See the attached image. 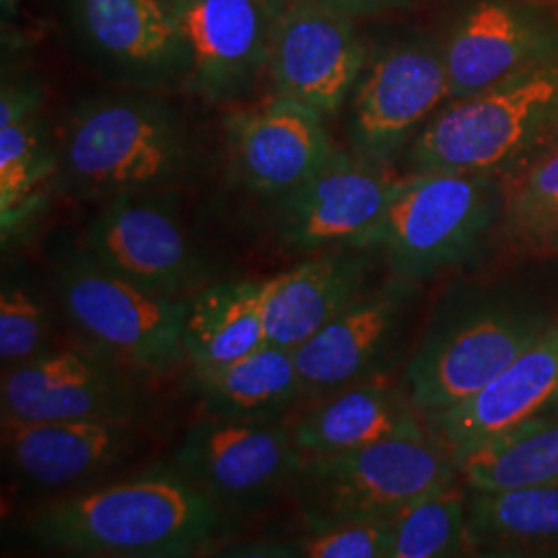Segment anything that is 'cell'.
<instances>
[{
    "label": "cell",
    "instance_id": "1",
    "mask_svg": "<svg viewBox=\"0 0 558 558\" xmlns=\"http://www.w3.org/2000/svg\"><path fill=\"white\" fill-rule=\"evenodd\" d=\"M228 511L174 468L54 500L27 521L36 546L75 557L186 558L230 536Z\"/></svg>",
    "mask_w": 558,
    "mask_h": 558
},
{
    "label": "cell",
    "instance_id": "2",
    "mask_svg": "<svg viewBox=\"0 0 558 558\" xmlns=\"http://www.w3.org/2000/svg\"><path fill=\"white\" fill-rule=\"evenodd\" d=\"M191 160L189 129L158 92L124 87L87 98L71 108L60 131L59 182L80 199L168 191Z\"/></svg>",
    "mask_w": 558,
    "mask_h": 558
},
{
    "label": "cell",
    "instance_id": "3",
    "mask_svg": "<svg viewBox=\"0 0 558 558\" xmlns=\"http://www.w3.org/2000/svg\"><path fill=\"white\" fill-rule=\"evenodd\" d=\"M558 133V59L447 100L405 149L408 174L500 177Z\"/></svg>",
    "mask_w": 558,
    "mask_h": 558
},
{
    "label": "cell",
    "instance_id": "4",
    "mask_svg": "<svg viewBox=\"0 0 558 558\" xmlns=\"http://www.w3.org/2000/svg\"><path fill=\"white\" fill-rule=\"evenodd\" d=\"M458 476L451 453L428 433L331 456H300L288 493L306 530H327L393 518L412 500Z\"/></svg>",
    "mask_w": 558,
    "mask_h": 558
},
{
    "label": "cell",
    "instance_id": "5",
    "mask_svg": "<svg viewBox=\"0 0 558 558\" xmlns=\"http://www.w3.org/2000/svg\"><path fill=\"white\" fill-rule=\"evenodd\" d=\"M505 205L499 177L408 174L368 248H379L393 276L420 283L474 259Z\"/></svg>",
    "mask_w": 558,
    "mask_h": 558
},
{
    "label": "cell",
    "instance_id": "6",
    "mask_svg": "<svg viewBox=\"0 0 558 558\" xmlns=\"http://www.w3.org/2000/svg\"><path fill=\"white\" fill-rule=\"evenodd\" d=\"M553 320L502 300H465L433 320L405 368V393L422 418L476 396Z\"/></svg>",
    "mask_w": 558,
    "mask_h": 558
},
{
    "label": "cell",
    "instance_id": "7",
    "mask_svg": "<svg viewBox=\"0 0 558 558\" xmlns=\"http://www.w3.org/2000/svg\"><path fill=\"white\" fill-rule=\"evenodd\" d=\"M54 288L69 320L101 354L141 373L160 375L184 356L189 299L143 292L80 248L60 260Z\"/></svg>",
    "mask_w": 558,
    "mask_h": 558
},
{
    "label": "cell",
    "instance_id": "8",
    "mask_svg": "<svg viewBox=\"0 0 558 558\" xmlns=\"http://www.w3.org/2000/svg\"><path fill=\"white\" fill-rule=\"evenodd\" d=\"M449 100L442 41L405 36L368 54L348 100V143L362 160L391 166Z\"/></svg>",
    "mask_w": 558,
    "mask_h": 558
},
{
    "label": "cell",
    "instance_id": "9",
    "mask_svg": "<svg viewBox=\"0 0 558 558\" xmlns=\"http://www.w3.org/2000/svg\"><path fill=\"white\" fill-rule=\"evenodd\" d=\"M73 50L104 80L158 92L189 73L177 0H57Z\"/></svg>",
    "mask_w": 558,
    "mask_h": 558
},
{
    "label": "cell",
    "instance_id": "10",
    "mask_svg": "<svg viewBox=\"0 0 558 558\" xmlns=\"http://www.w3.org/2000/svg\"><path fill=\"white\" fill-rule=\"evenodd\" d=\"M87 253L143 292L191 299L211 279L166 191L106 201L89 223Z\"/></svg>",
    "mask_w": 558,
    "mask_h": 558
},
{
    "label": "cell",
    "instance_id": "11",
    "mask_svg": "<svg viewBox=\"0 0 558 558\" xmlns=\"http://www.w3.org/2000/svg\"><path fill=\"white\" fill-rule=\"evenodd\" d=\"M300 453L279 420L205 416L174 449V470L195 482L228 513L257 511L288 490Z\"/></svg>",
    "mask_w": 558,
    "mask_h": 558
},
{
    "label": "cell",
    "instance_id": "12",
    "mask_svg": "<svg viewBox=\"0 0 558 558\" xmlns=\"http://www.w3.org/2000/svg\"><path fill=\"white\" fill-rule=\"evenodd\" d=\"M405 177L339 149L317 177L278 201L276 239L288 253L368 248Z\"/></svg>",
    "mask_w": 558,
    "mask_h": 558
},
{
    "label": "cell",
    "instance_id": "13",
    "mask_svg": "<svg viewBox=\"0 0 558 558\" xmlns=\"http://www.w3.org/2000/svg\"><path fill=\"white\" fill-rule=\"evenodd\" d=\"M290 0H177L189 59L184 87L221 106L248 96L271 59Z\"/></svg>",
    "mask_w": 558,
    "mask_h": 558
},
{
    "label": "cell",
    "instance_id": "14",
    "mask_svg": "<svg viewBox=\"0 0 558 558\" xmlns=\"http://www.w3.org/2000/svg\"><path fill=\"white\" fill-rule=\"evenodd\" d=\"M368 54L359 20L317 2L290 0L267 66L271 96L331 119L350 100Z\"/></svg>",
    "mask_w": 558,
    "mask_h": 558
},
{
    "label": "cell",
    "instance_id": "15",
    "mask_svg": "<svg viewBox=\"0 0 558 558\" xmlns=\"http://www.w3.org/2000/svg\"><path fill=\"white\" fill-rule=\"evenodd\" d=\"M440 41L456 100L558 59V20L527 0H472Z\"/></svg>",
    "mask_w": 558,
    "mask_h": 558
},
{
    "label": "cell",
    "instance_id": "16",
    "mask_svg": "<svg viewBox=\"0 0 558 558\" xmlns=\"http://www.w3.org/2000/svg\"><path fill=\"white\" fill-rule=\"evenodd\" d=\"M223 126L232 174L263 197L292 195L339 151L319 112L279 96L230 112Z\"/></svg>",
    "mask_w": 558,
    "mask_h": 558
},
{
    "label": "cell",
    "instance_id": "17",
    "mask_svg": "<svg viewBox=\"0 0 558 558\" xmlns=\"http://www.w3.org/2000/svg\"><path fill=\"white\" fill-rule=\"evenodd\" d=\"M117 360L80 350H50L2 371V416L20 420L133 422L143 398Z\"/></svg>",
    "mask_w": 558,
    "mask_h": 558
},
{
    "label": "cell",
    "instance_id": "18",
    "mask_svg": "<svg viewBox=\"0 0 558 558\" xmlns=\"http://www.w3.org/2000/svg\"><path fill=\"white\" fill-rule=\"evenodd\" d=\"M416 296V281L393 276L379 290H368L315 336L292 350L306 399L377 379L380 366L398 343L405 311Z\"/></svg>",
    "mask_w": 558,
    "mask_h": 558
},
{
    "label": "cell",
    "instance_id": "19",
    "mask_svg": "<svg viewBox=\"0 0 558 558\" xmlns=\"http://www.w3.org/2000/svg\"><path fill=\"white\" fill-rule=\"evenodd\" d=\"M13 472L38 490H69L108 474L135 449L133 422L2 416Z\"/></svg>",
    "mask_w": 558,
    "mask_h": 558
},
{
    "label": "cell",
    "instance_id": "20",
    "mask_svg": "<svg viewBox=\"0 0 558 558\" xmlns=\"http://www.w3.org/2000/svg\"><path fill=\"white\" fill-rule=\"evenodd\" d=\"M558 403V320L476 396L428 416V433L453 461Z\"/></svg>",
    "mask_w": 558,
    "mask_h": 558
},
{
    "label": "cell",
    "instance_id": "21",
    "mask_svg": "<svg viewBox=\"0 0 558 558\" xmlns=\"http://www.w3.org/2000/svg\"><path fill=\"white\" fill-rule=\"evenodd\" d=\"M368 248L325 251L263 281L267 341L294 350L366 294L373 271Z\"/></svg>",
    "mask_w": 558,
    "mask_h": 558
},
{
    "label": "cell",
    "instance_id": "22",
    "mask_svg": "<svg viewBox=\"0 0 558 558\" xmlns=\"http://www.w3.org/2000/svg\"><path fill=\"white\" fill-rule=\"evenodd\" d=\"M302 458L331 456L379 440L426 437L428 426L405 391L373 379L315 399L290 424Z\"/></svg>",
    "mask_w": 558,
    "mask_h": 558
},
{
    "label": "cell",
    "instance_id": "23",
    "mask_svg": "<svg viewBox=\"0 0 558 558\" xmlns=\"http://www.w3.org/2000/svg\"><path fill=\"white\" fill-rule=\"evenodd\" d=\"M201 412L211 418L279 420L306 399L292 350L265 343L214 368H193Z\"/></svg>",
    "mask_w": 558,
    "mask_h": 558
},
{
    "label": "cell",
    "instance_id": "24",
    "mask_svg": "<svg viewBox=\"0 0 558 558\" xmlns=\"http://www.w3.org/2000/svg\"><path fill=\"white\" fill-rule=\"evenodd\" d=\"M263 281H221L189 299L184 356L193 368H214L244 359L267 341Z\"/></svg>",
    "mask_w": 558,
    "mask_h": 558
},
{
    "label": "cell",
    "instance_id": "25",
    "mask_svg": "<svg viewBox=\"0 0 558 558\" xmlns=\"http://www.w3.org/2000/svg\"><path fill=\"white\" fill-rule=\"evenodd\" d=\"M468 536L486 555L558 548V482L499 490L468 488Z\"/></svg>",
    "mask_w": 558,
    "mask_h": 558
},
{
    "label": "cell",
    "instance_id": "26",
    "mask_svg": "<svg viewBox=\"0 0 558 558\" xmlns=\"http://www.w3.org/2000/svg\"><path fill=\"white\" fill-rule=\"evenodd\" d=\"M59 182V143L41 114L0 129V230L15 239L41 211Z\"/></svg>",
    "mask_w": 558,
    "mask_h": 558
},
{
    "label": "cell",
    "instance_id": "27",
    "mask_svg": "<svg viewBox=\"0 0 558 558\" xmlns=\"http://www.w3.org/2000/svg\"><path fill=\"white\" fill-rule=\"evenodd\" d=\"M459 478L474 490L558 482V412L525 420L456 459Z\"/></svg>",
    "mask_w": 558,
    "mask_h": 558
},
{
    "label": "cell",
    "instance_id": "28",
    "mask_svg": "<svg viewBox=\"0 0 558 558\" xmlns=\"http://www.w3.org/2000/svg\"><path fill=\"white\" fill-rule=\"evenodd\" d=\"M472 550L468 486L456 478L412 500L391 519L389 558H445Z\"/></svg>",
    "mask_w": 558,
    "mask_h": 558
},
{
    "label": "cell",
    "instance_id": "29",
    "mask_svg": "<svg viewBox=\"0 0 558 558\" xmlns=\"http://www.w3.org/2000/svg\"><path fill=\"white\" fill-rule=\"evenodd\" d=\"M511 236L527 246L558 244V143L521 179L505 205Z\"/></svg>",
    "mask_w": 558,
    "mask_h": 558
},
{
    "label": "cell",
    "instance_id": "30",
    "mask_svg": "<svg viewBox=\"0 0 558 558\" xmlns=\"http://www.w3.org/2000/svg\"><path fill=\"white\" fill-rule=\"evenodd\" d=\"M52 323L44 300L25 283L2 281L0 292V362L11 371L50 352Z\"/></svg>",
    "mask_w": 558,
    "mask_h": 558
},
{
    "label": "cell",
    "instance_id": "31",
    "mask_svg": "<svg viewBox=\"0 0 558 558\" xmlns=\"http://www.w3.org/2000/svg\"><path fill=\"white\" fill-rule=\"evenodd\" d=\"M391 519H366L327 530H306L290 544L255 546L257 557L389 558Z\"/></svg>",
    "mask_w": 558,
    "mask_h": 558
},
{
    "label": "cell",
    "instance_id": "32",
    "mask_svg": "<svg viewBox=\"0 0 558 558\" xmlns=\"http://www.w3.org/2000/svg\"><path fill=\"white\" fill-rule=\"evenodd\" d=\"M46 89L38 77L11 75L2 80L0 89V129L41 114Z\"/></svg>",
    "mask_w": 558,
    "mask_h": 558
},
{
    "label": "cell",
    "instance_id": "33",
    "mask_svg": "<svg viewBox=\"0 0 558 558\" xmlns=\"http://www.w3.org/2000/svg\"><path fill=\"white\" fill-rule=\"evenodd\" d=\"M308 2H317L320 7L333 9L354 20H366V17H377L387 13L410 11L422 4L424 0H308Z\"/></svg>",
    "mask_w": 558,
    "mask_h": 558
},
{
    "label": "cell",
    "instance_id": "34",
    "mask_svg": "<svg viewBox=\"0 0 558 558\" xmlns=\"http://www.w3.org/2000/svg\"><path fill=\"white\" fill-rule=\"evenodd\" d=\"M25 0H0V15H2V29L13 25V21L20 15L21 4Z\"/></svg>",
    "mask_w": 558,
    "mask_h": 558
},
{
    "label": "cell",
    "instance_id": "35",
    "mask_svg": "<svg viewBox=\"0 0 558 558\" xmlns=\"http://www.w3.org/2000/svg\"><path fill=\"white\" fill-rule=\"evenodd\" d=\"M550 412H558V403L555 405V408H553V410H550Z\"/></svg>",
    "mask_w": 558,
    "mask_h": 558
}]
</instances>
